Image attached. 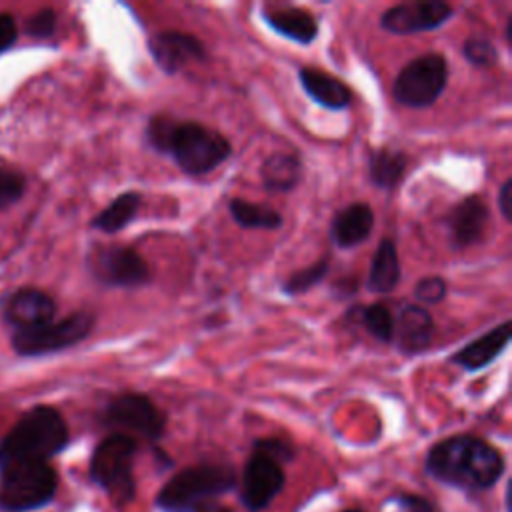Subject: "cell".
<instances>
[{"label": "cell", "instance_id": "obj_1", "mask_svg": "<svg viewBox=\"0 0 512 512\" xmlns=\"http://www.w3.org/2000/svg\"><path fill=\"white\" fill-rule=\"evenodd\" d=\"M422 466L430 480L468 496H480L502 480L506 458L486 438L460 432L434 442Z\"/></svg>", "mask_w": 512, "mask_h": 512}, {"label": "cell", "instance_id": "obj_2", "mask_svg": "<svg viewBox=\"0 0 512 512\" xmlns=\"http://www.w3.org/2000/svg\"><path fill=\"white\" fill-rule=\"evenodd\" d=\"M146 142L156 152L172 156L188 176H204L224 164L232 154L230 140L200 122L154 114L146 124Z\"/></svg>", "mask_w": 512, "mask_h": 512}, {"label": "cell", "instance_id": "obj_3", "mask_svg": "<svg viewBox=\"0 0 512 512\" xmlns=\"http://www.w3.org/2000/svg\"><path fill=\"white\" fill-rule=\"evenodd\" d=\"M70 444V428L54 406H34L24 412L0 440V468L14 462H50Z\"/></svg>", "mask_w": 512, "mask_h": 512}, {"label": "cell", "instance_id": "obj_4", "mask_svg": "<svg viewBox=\"0 0 512 512\" xmlns=\"http://www.w3.org/2000/svg\"><path fill=\"white\" fill-rule=\"evenodd\" d=\"M238 486V472L230 462H196L176 470L154 494L158 512H196L220 500Z\"/></svg>", "mask_w": 512, "mask_h": 512}, {"label": "cell", "instance_id": "obj_5", "mask_svg": "<svg viewBox=\"0 0 512 512\" xmlns=\"http://www.w3.org/2000/svg\"><path fill=\"white\" fill-rule=\"evenodd\" d=\"M140 442L128 434L110 432L92 450L88 460V480L118 510L134 504L138 494L136 456Z\"/></svg>", "mask_w": 512, "mask_h": 512}, {"label": "cell", "instance_id": "obj_6", "mask_svg": "<svg viewBox=\"0 0 512 512\" xmlns=\"http://www.w3.org/2000/svg\"><path fill=\"white\" fill-rule=\"evenodd\" d=\"M60 476L52 462H14L0 468V512H38L58 494Z\"/></svg>", "mask_w": 512, "mask_h": 512}, {"label": "cell", "instance_id": "obj_7", "mask_svg": "<svg viewBox=\"0 0 512 512\" xmlns=\"http://www.w3.org/2000/svg\"><path fill=\"white\" fill-rule=\"evenodd\" d=\"M100 422L110 432L128 434L156 446L166 432V414L140 392H124L108 400L100 414Z\"/></svg>", "mask_w": 512, "mask_h": 512}, {"label": "cell", "instance_id": "obj_8", "mask_svg": "<svg viewBox=\"0 0 512 512\" xmlns=\"http://www.w3.org/2000/svg\"><path fill=\"white\" fill-rule=\"evenodd\" d=\"M448 84V62L438 52L410 60L392 84V96L406 108L432 106Z\"/></svg>", "mask_w": 512, "mask_h": 512}, {"label": "cell", "instance_id": "obj_9", "mask_svg": "<svg viewBox=\"0 0 512 512\" xmlns=\"http://www.w3.org/2000/svg\"><path fill=\"white\" fill-rule=\"evenodd\" d=\"M96 324V316L88 310H78L62 320H52L38 328L18 330L12 336V348L20 356H44L66 350L88 338Z\"/></svg>", "mask_w": 512, "mask_h": 512}, {"label": "cell", "instance_id": "obj_10", "mask_svg": "<svg viewBox=\"0 0 512 512\" xmlns=\"http://www.w3.org/2000/svg\"><path fill=\"white\" fill-rule=\"evenodd\" d=\"M284 464L252 448L238 474V500L246 512H266L284 492Z\"/></svg>", "mask_w": 512, "mask_h": 512}, {"label": "cell", "instance_id": "obj_11", "mask_svg": "<svg viewBox=\"0 0 512 512\" xmlns=\"http://www.w3.org/2000/svg\"><path fill=\"white\" fill-rule=\"evenodd\" d=\"M90 274L104 286L140 288L152 278L146 260L130 246H96L86 256Z\"/></svg>", "mask_w": 512, "mask_h": 512}, {"label": "cell", "instance_id": "obj_12", "mask_svg": "<svg viewBox=\"0 0 512 512\" xmlns=\"http://www.w3.org/2000/svg\"><path fill=\"white\" fill-rule=\"evenodd\" d=\"M454 10L444 0H416L394 4L380 16V26L398 36L430 32L452 18Z\"/></svg>", "mask_w": 512, "mask_h": 512}, {"label": "cell", "instance_id": "obj_13", "mask_svg": "<svg viewBox=\"0 0 512 512\" xmlns=\"http://www.w3.org/2000/svg\"><path fill=\"white\" fill-rule=\"evenodd\" d=\"M148 52L164 74H176L192 62L206 60V46L188 32L158 30L148 36Z\"/></svg>", "mask_w": 512, "mask_h": 512}, {"label": "cell", "instance_id": "obj_14", "mask_svg": "<svg viewBox=\"0 0 512 512\" xmlns=\"http://www.w3.org/2000/svg\"><path fill=\"white\" fill-rule=\"evenodd\" d=\"M2 314L16 332L30 330L54 320L56 302L50 294L38 288H20L6 298Z\"/></svg>", "mask_w": 512, "mask_h": 512}, {"label": "cell", "instance_id": "obj_15", "mask_svg": "<svg viewBox=\"0 0 512 512\" xmlns=\"http://www.w3.org/2000/svg\"><path fill=\"white\" fill-rule=\"evenodd\" d=\"M448 230L454 248H470L482 242L488 222L490 210L482 196L472 194L460 200L448 214Z\"/></svg>", "mask_w": 512, "mask_h": 512}, {"label": "cell", "instance_id": "obj_16", "mask_svg": "<svg viewBox=\"0 0 512 512\" xmlns=\"http://www.w3.org/2000/svg\"><path fill=\"white\" fill-rule=\"evenodd\" d=\"M434 338V320L426 306L402 304L394 316L392 342L402 354H422Z\"/></svg>", "mask_w": 512, "mask_h": 512}, {"label": "cell", "instance_id": "obj_17", "mask_svg": "<svg viewBox=\"0 0 512 512\" xmlns=\"http://www.w3.org/2000/svg\"><path fill=\"white\" fill-rule=\"evenodd\" d=\"M510 326H512L510 320H504L502 324L490 328L488 332L480 334L476 340H472L466 346H462L460 350H456L450 356V362L460 366L462 370H468V372H476V370L486 368L508 346Z\"/></svg>", "mask_w": 512, "mask_h": 512}, {"label": "cell", "instance_id": "obj_18", "mask_svg": "<svg viewBox=\"0 0 512 512\" xmlns=\"http://www.w3.org/2000/svg\"><path fill=\"white\" fill-rule=\"evenodd\" d=\"M372 228L374 210L366 202H352L332 216L328 232L338 248H354L368 240Z\"/></svg>", "mask_w": 512, "mask_h": 512}, {"label": "cell", "instance_id": "obj_19", "mask_svg": "<svg viewBox=\"0 0 512 512\" xmlns=\"http://www.w3.org/2000/svg\"><path fill=\"white\" fill-rule=\"evenodd\" d=\"M298 80H300L302 88L306 90V94L316 104H320L328 110H344L352 104L350 88L342 80H338L318 68L302 66L298 70Z\"/></svg>", "mask_w": 512, "mask_h": 512}, {"label": "cell", "instance_id": "obj_20", "mask_svg": "<svg viewBox=\"0 0 512 512\" xmlns=\"http://www.w3.org/2000/svg\"><path fill=\"white\" fill-rule=\"evenodd\" d=\"M266 24L280 36L296 42V44H310L318 36V22L316 18L302 8H282L264 12Z\"/></svg>", "mask_w": 512, "mask_h": 512}, {"label": "cell", "instance_id": "obj_21", "mask_svg": "<svg viewBox=\"0 0 512 512\" xmlns=\"http://www.w3.org/2000/svg\"><path fill=\"white\" fill-rule=\"evenodd\" d=\"M260 180L264 190L274 194L290 192L302 180V162L288 152H274L266 156L260 166Z\"/></svg>", "mask_w": 512, "mask_h": 512}, {"label": "cell", "instance_id": "obj_22", "mask_svg": "<svg viewBox=\"0 0 512 512\" xmlns=\"http://www.w3.org/2000/svg\"><path fill=\"white\" fill-rule=\"evenodd\" d=\"M400 282V258L394 240H380L366 278V288L374 294H388Z\"/></svg>", "mask_w": 512, "mask_h": 512}, {"label": "cell", "instance_id": "obj_23", "mask_svg": "<svg viewBox=\"0 0 512 512\" xmlns=\"http://www.w3.org/2000/svg\"><path fill=\"white\" fill-rule=\"evenodd\" d=\"M406 166H408V156L402 150L396 148H376L370 150L368 154V178L376 188L382 190H394L404 174H406Z\"/></svg>", "mask_w": 512, "mask_h": 512}, {"label": "cell", "instance_id": "obj_24", "mask_svg": "<svg viewBox=\"0 0 512 512\" xmlns=\"http://www.w3.org/2000/svg\"><path fill=\"white\" fill-rule=\"evenodd\" d=\"M142 204V196L136 190H126L120 196H116L106 208H102L94 218H92V228L114 234L124 230L138 214Z\"/></svg>", "mask_w": 512, "mask_h": 512}, {"label": "cell", "instance_id": "obj_25", "mask_svg": "<svg viewBox=\"0 0 512 512\" xmlns=\"http://www.w3.org/2000/svg\"><path fill=\"white\" fill-rule=\"evenodd\" d=\"M354 324H360L368 334L380 342H392L394 338V314L384 302H374L368 306H352L346 312Z\"/></svg>", "mask_w": 512, "mask_h": 512}, {"label": "cell", "instance_id": "obj_26", "mask_svg": "<svg viewBox=\"0 0 512 512\" xmlns=\"http://www.w3.org/2000/svg\"><path fill=\"white\" fill-rule=\"evenodd\" d=\"M232 220L240 228L248 230H278L282 226V214L264 204H254L244 198H232L228 204Z\"/></svg>", "mask_w": 512, "mask_h": 512}, {"label": "cell", "instance_id": "obj_27", "mask_svg": "<svg viewBox=\"0 0 512 512\" xmlns=\"http://www.w3.org/2000/svg\"><path fill=\"white\" fill-rule=\"evenodd\" d=\"M330 270V260L328 258H320L314 264L292 272L284 282H282V292L296 296V294H304L308 290H312L316 284H320L326 274Z\"/></svg>", "mask_w": 512, "mask_h": 512}, {"label": "cell", "instance_id": "obj_28", "mask_svg": "<svg viewBox=\"0 0 512 512\" xmlns=\"http://www.w3.org/2000/svg\"><path fill=\"white\" fill-rule=\"evenodd\" d=\"M382 504L394 506L396 512H444L436 500L410 490H394L382 500Z\"/></svg>", "mask_w": 512, "mask_h": 512}, {"label": "cell", "instance_id": "obj_29", "mask_svg": "<svg viewBox=\"0 0 512 512\" xmlns=\"http://www.w3.org/2000/svg\"><path fill=\"white\" fill-rule=\"evenodd\" d=\"M462 56L476 68H492L498 62L496 46L482 34H472L464 40Z\"/></svg>", "mask_w": 512, "mask_h": 512}, {"label": "cell", "instance_id": "obj_30", "mask_svg": "<svg viewBox=\"0 0 512 512\" xmlns=\"http://www.w3.org/2000/svg\"><path fill=\"white\" fill-rule=\"evenodd\" d=\"M26 190V178L8 166H0V210L16 204Z\"/></svg>", "mask_w": 512, "mask_h": 512}, {"label": "cell", "instance_id": "obj_31", "mask_svg": "<svg viewBox=\"0 0 512 512\" xmlns=\"http://www.w3.org/2000/svg\"><path fill=\"white\" fill-rule=\"evenodd\" d=\"M252 448H256V450H260V452L272 456L274 460H278V462L284 464V466L290 464V462H294L296 456H298L296 446H294L290 440L280 438V436H262V438H256V440L252 442Z\"/></svg>", "mask_w": 512, "mask_h": 512}, {"label": "cell", "instance_id": "obj_32", "mask_svg": "<svg viewBox=\"0 0 512 512\" xmlns=\"http://www.w3.org/2000/svg\"><path fill=\"white\" fill-rule=\"evenodd\" d=\"M448 294V284L442 276H424L416 282L414 286V298L422 304H438L446 298Z\"/></svg>", "mask_w": 512, "mask_h": 512}, {"label": "cell", "instance_id": "obj_33", "mask_svg": "<svg viewBox=\"0 0 512 512\" xmlns=\"http://www.w3.org/2000/svg\"><path fill=\"white\" fill-rule=\"evenodd\" d=\"M24 30L32 38H50L56 30V12L52 8L38 10L26 20Z\"/></svg>", "mask_w": 512, "mask_h": 512}, {"label": "cell", "instance_id": "obj_34", "mask_svg": "<svg viewBox=\"0 0 512 512\" xmlns=\"http://www.w3.org/2000/svg\"><path fill=\"white\" fill-rule=\"evenodd\" d=\"M18 38V24L12 14L0 12V54L10 50Z\"/></svg>", "mask_w": 512, "mask_h": 512}, {"label": "cell", "instance_id": "obj_35", "mask_svg": "<svg viewBox=\"0 0 512 512\" xmlns=\"http://www.w3.org/2000/svg\"><path fill=\"white\" fill-rule=\"evenodd\" d=\"M498 208L504 216L506 222L512 220V214H510V208H512V178H506L500 186V192H498Z\"/></svg>", "mask_w": 512, "mask_h": 512}, {"label": "cell", "instance_id": "obj_36", "mask_svg": "<svg viewBox=\"0 0 512 512\" xmlns=\"http://www.w3.org/2000/svg\"><path fill=\"white\" fill-rule=\"evenodd\" d=\"M196 512H236V510L230 508V506H226V504H222L220 500H212V502L200 506Z\"/></svg>", "mask_w": 512, "mask_h": 512}, {"label": "cell", "instance_id": "obj_37", "mask_svg": "<svg viewBox=\"0 0 512 512\" xmlns=\"http://www.w3.org/2000/svg\"><path fill=\"white\" fill-rule=\"evenodd\" d=\"M504 36H506V42H508V44H512V16H508V20H506Z\"/></svg>", "mask_w": 512, "mask_h": 512}, {"label": "cell", "instance_id": "obj_38", "mask_svg": "<svg viewBox=\"0 0 512 512\" xmlns=\"http://www.w3.org/2000/svg\"><path fill=\"white\" fill-rule=\"evenodd\" d=\"M340 512H366L364 508H358V506H352V508H344V510H340Z\"/></svg>", "mask_w": 512, "mask_h": 512}]
</instances>
